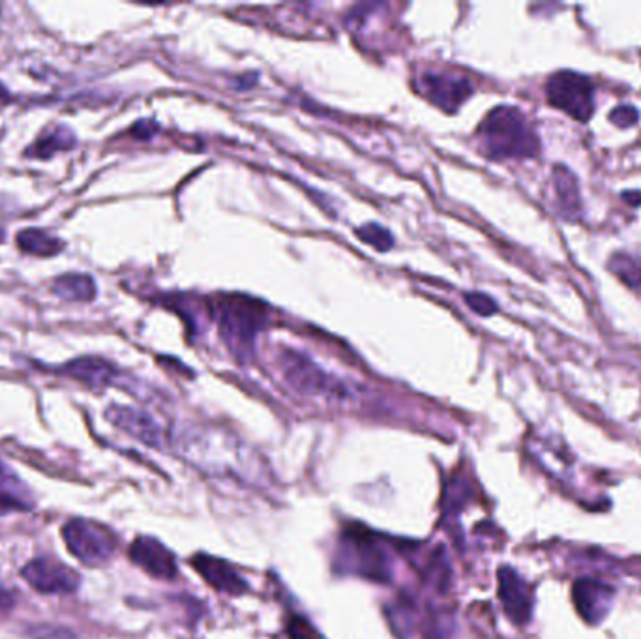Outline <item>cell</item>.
Masks as SVG:
<instances>
[{
  "label": "cell",
  "instance_id": "obj_17",
  "mask_svg": "<svg viewBox=\"0 0 641 639\" xmlns=\"http://www.w3.org/2000/svg\"><path fill=\"white\" fill-rule=\"evenodd\" d=\"M77 145V137L68 126H55L53 130L40 135L30 147L25 150L27 158L34 160H51L59 152H68Z\"/></svg>",
  "mask_w": 641,
  "mask_h": 639
},
{
  "label": "cell",
  "instance_id": "obj_9",
  "mask_svg": "<svg viewBox=\"0 0 641 639\" xmlns=\"http://www.w3.org/2000/svg\"><path fill=\"white\" fill-rule=\"evenodd\" d=\"M105 418L120 431L128 433L139 443L162 450L165 446V433L160 424L149 413L130 405H111L105 411Z\"/></svg>",
  "mask_w": 641,
  "mask_h": 639
},
{
  "label": "cell",
  "instance_id": "obj_27",
  "mask_svg": "<svg viewBox=\"0 0 641 639\" xmlns=\"http://www.w3.org/2000/svg\"><path fill=\"white\" fill-rule=\"evenodd\" d=\"M8 102H12V94L0 83V105L8 104Z\"/></svg>",
  "mask_w": 641,
  "mask_h": 639
},
{
  "label": "cell",
  "instance_id": "obj_15",
  "mask_svg": "<svg viewBox=\"0 0 641 639\" xmlns=\"http://www.w3.org/2000/svg\"><path fill=\"white\" fill-rule=\"evenodd\" d=\"M36 506V497L21 476L0 458V514L29 512Z\"/></svg>",
  "mask_w": 641,
  "mask_h": 639
},
{
  "label": "cell",
  "instance_id": "obj_13",
  "mask_svg": "<svg viewBox=\"0 0 641 639\" xmlns=\"http://www.w3.org/2000/svg\"><path fill=\"white\" fill-rule=\"evenodd\" d=\"M192 566L203 576V580L220 593L239 596L248 591V583L242 580V576L233 566L222 559L199 553L192 559Z\"/></svg>",
  "mask_w": 641,
  "mask_h": 639
},
{
  "label": "cell",
  "instance_id": "obj_5",
  "mask_svg": "<svg viewBox=\"0 0 641 639\" xmlns=\"http://www.w3.org/2000/svg\"><path fill=\"white\" fill-rule=\"evenodd\" d=\"M548 102L578 122H587L595 111V90L591 81L576 72H557L546 83Z\"/></svg>",
  "mask_w": 641,
  "mask_h": 639
},
{
  "label": "cell",
  "instance_id": "obj_3",
  "mask_svg": "<svg viewBox=\"0 0 641 639\" xmlns=\"http://www.w3.org/2000/svg\"><path fill=\"white\" fill-rule=\"evenodd\" d=\"M267 317L265 304L255 298L227 295L216 302L220 334L237 355L252 349L255 336L265 327Z\"/></svg>",
  "mask_w": 641,
  "mask_h": 639
},
{
  "label": "cell",
  "instance_id": "obj_19",
  "mask_svg": "<svg viewBox=\"0 0 641 639\" xmlns=\"http://www.w3.org/2000/svg\"><path fill=\"white\" fill-rule=\"evenodd\" d=\"M17 246L34 257H55L66 248L60 238L51 237L44 229H23L17 235Z\"/></svg>",
  "mask_w": 641,
  "mask_h": 639
},
{
  "label": "cell",
  "instance_id": "obj_18",
  "mask_svg": "<svg viewBox=\"0 0 641 639\" xmlns=\"http://www.w3.org/2000/svg\"><path fill=\"white\" fill-rule=\"evenodd\" d=\"M51 291L68 302H92L96 298V282L89 274H62L53 285Z\"/></svg>",
  "mask_w": 641,
  "mask_h": 639
},
{
  "label": "cell",
  "instance_id": "obj_23",
  "mask_svg": "<svg viewBox=\"0 0 641 639\" xmlns=\"http://www.w3.org/2000/svg\"><path fill=\"white\" fill-rule=\"evenodd\" d=\"M465 304L482 317H488V315L497 312V304L493 302V298L484 295V293H467Z\"/></svg>",
  "mask_w": 641,
  "mask_h": 639
},
{
  "label": "cell",
  "instance_id": "obj_4",
  "mask_svg": "<svg viewBox=\"0 0 641 639\" xmlns=\"http://www.w3.org/2000/svg\"><path fill=\"white\" fill-rule=\"evenodd\" d=\"M62 540L79 563L105 565L117 551L119 538L98 521L74 518L62 527Z\"/></svg>",
  "mask_w": 641,
  "mask_h": 639
},
{
  "label": "cell",
  "instance_id": "obj_8",
  "mask_svg": "<svg viewBox=\"0 0 641 639\" xmlns=\"http://www.w3.org/2000/svg\"><path fill=\"white\" fill-rule=\"evenodd\" d=\"M417 89L430 104L454 113L473 94V85L460 75L424 72L418 77Z\"/></svg>",
  "mask_w": 641,
  "mask_h": 639
},
{
  "label": "cell",
  "instance_id": "obj_6",
  "mask_svg": "<svg viewBox=\"0 0 641 639\" xmlns=\"http://www.w3.org/2000/svg\"><path fill=\"white\" fill-rule=\"evenodd\" d=\"M282 372L287 383L295 390L308 396H330L342 398L347 396V388L328 373L323 372L319 366L297 351H285L282 355Z\"/></svg>",
  "mask_w": 641,
  "mask_h": 639
},
{
  "label": "cell",
  "instance_id": "obj_10",
  "mask_svg": "<svg viewBox=\"0 0 641 639\" xmlns=\"http://www.w3.org/2000/svg\"><path fill=\"white\" fill-rule=\"evenodd\" d=\"M130 559L141 570L156 580H175L179 566L173 551L165 548L164 544L152 536L135 538L130 548Z\"/></svg>",
  "mask_w": 641,
  "mask_h": 639
},
{
  "label": "cell",
  "instance_id": "obj_7",
  "mask_svg": "<svg viewBox=\"0 0 641 639\" xmlns=\"http://www.w3.org/2000/svg\"><path fill=\"white\" fill-rule=\"evenodd\" d=\"M23 580L40 595H74L81 576L55 557H36L21 570Z\"/></svg>",
  "mask_w": 641,
  "mask_h": 639
},
{
  "label": "cell",
  "instance_id": "obj_25",
  "mask_svg": "<svg viewBox=\"0 0 641 639\" xmlns=\"http://www.w3.org/2000/svg\"><path fill=\"white\" fill-rule=\"evenodd\" d=\"M158 132V124L152 120H139L132 128V137L135 139H150Z\"/></svg>",
  "mask_w": 641,
  "mask_h": 639
},
{
  "label": "cell",
  "instance_id": "obj_2",
  "mask_svg": "<svg viewBox=\"0 0 641 639\" xmlns=\"http://www.w3.org/2000/svg\"><path fill=\"white\" fill-rule=\"evenodd\" d=\"M478 141L484 154L492 160H522L537 156L540 143L529 120L520 109L501 105L482 120Z\"/></svg>",
  "mask_w": 641,
  "mask_h": 639
},
{
  "label": "cell",
  "instance_id": "obj_12",
  "mask_svg": "<svg viewBox=\"0 0 641 639\" xmlns=\"http://www.w3.org/2000/svg\"><path fill=\"white\" fill-rule=\"evenodd\" d=\"M574 604L589 625H600L612 608L613 591L606 583L580 580L574 585Z\"/></svg>",
  "mask_w": 641,
  "mask_h": 639
},
{
  "label": "cell",
  "instance_id": "obj_28",
  "mask_svg": "<svg viewBox=\"0 0 641 639\" xmlns=\"http://www.w3.org/2000/svg\"><path fill=\"white\" fill-rule=\"evenodd\" d=\"M4 237H6V231L0 227V242H4Z\"/></svg>",
  "mask_w": 641,
  "mask_h": 639
},
{
  "label": "cell",
  "instance_id": "obj_22",
  "mask_svg": "<svg viewBox=\"0 0 641 639\" xmlns=\"http://www.w3.org/2000/svg\"><path fill=\"white\" fill-rule=\"evenodd\" d=\"M357 237L360 238L364 244L375 248L377 252H388V250L394 246L392 233L388 231L387 227H383V225H379V223H366V225L358 227Z\"/></svg>",
  "mask_w": 641,
  "mask_h": 639
},
{
  "label": "cell",
  "instance_id": "obj_20",
  "mask_svg": "<svg viewBox=\"0 0 641 639\" xmlns=\"http://www.w3.org/2000/svg\"><path fill=\"white\" fill-rule=\"evenodd\" d=\"M613 274L630 287L641 285V257L632 253H615L610 261Z\"/></svg>",
  "mask_w": 641,
  "mask_h": 639
},
{
  "label": "cell",
  "instance_id": "obj_16",
  "mask_svg": "<svg viewBox=\"0 0 641 639\" xmlns=\"http://www.w3.org/2000/svg\"><path fill=\"white\" fill-rule=\"evenodd\" d=\"M349 550L357 555V565L366 578L385 580L388 576V563L385 553L373 544L368 535L349 536Z\"/></svg>",
  "mask_w": 641,
  "mask_h": 639
},
{
  "label": "cell",
  "instance_id": "obj_24",
  "mask_svg": "<svg viewBox=\"0 0 641 639\" xmlns=\"http://www.w3.org/2000/svg\"><path fill=\"white\" fill-rule=\"evenodd\" d=\"M636 120H638V111L632 105H619L617 109H613L612 122L621 128L636 124Z\"/></svg>",
  "mask_w": 641,
  "mask_h": 639
},
{
  "label": "cell",
  "instance_id": "obj_1",
  "mask_svg": "<svg viewBox=\"0 0 641 639\" xmlns=\"http://www.w3.org/2000/svg\"><path fill=\"white\" fill-rule=\"evenodd\" d=\"M180 456L201 473L214 476H233L248 484H259L263 465L235 437L214 430H184L177 439Z\"/></svg>",
  "mask_w": 641,
  "mask_h": 639
},
{
  "label": "cell",
  "instance_id": "obj_14",
  "mask_svg": "<svg viewBox=\"0 0 641 639\" xmlns=\"http://www.w3.org/2000/svg\"><path fill=\"white\" fill-rule=\"evenodd\" d=\"M59 372L94 390L111 387L119 379L117 368L111 362L98 357L75 358L60 366Z\"/></svg>",
  "mask_w": 641,
  "mask_h": 639
},
{
  "label": "cell",
  "instance_id": "obj_26",
  "mask_svg": "<svg viewBox=\"0 0 641 639\" xmlns=\"http://www.w3.org/2000/svg\"><path fill=\"white\" fill-rule=\"evenodd\" d=\"M15 602H17L15 591H10V589H6V587L0 585V613H2V611L12 610Z\"/></svg>",
  "mask_w": 641,
  "mask_h": 639
},
{
  "label": "cell",
  "instance_id": "obj_11",
  "mask_svg": "<svg viewBox=\"0 0 641 639\" xmlns=\"http://www.w3.org/2000/svg\"><path fill=\"white\" fill-rule=\"evenodd\" d=\"M499 598L508 619L514 625H525L533 613V593L522 576L510 568L503 566L499 570Z\"/></svg>",
  "mask_w": 641,
  "mask_h": 639
},
{
  "label": "cell",
  "instance_id": "obj_21",
  "mask_svg": "<svg viewBox=\"0 0 641 639\" xmlns=\"http://www.w3.org/2000/svg\"><path fill=\"white\" fill-rule=\"evenodd\" d=\"M555 188L559 194V201L563 205V209L568 212H576L580 207V197H578V184L576 179L572 177V173L567 171L565 167H557L555 169Z\"/></svg>",
  "mask_w": 641,
  "mask_h": 639
}]
</instances>
